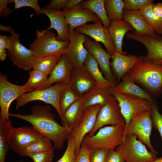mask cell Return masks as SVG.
I'll list each match as a JSON object with an SVG mask.
<instances>
[{"label":"cell","instance_id":"cell-34","mask_svg":"<svg viewBox=\"0 0 162 162\" xmlns=\"http://www.w3.org/2000/svg\"><path fill=\"white\" fill-rule=\"evenodd\" d=\"M53 147L51 140L43 137L24 148L19 154L22 156L26 157L30 154L50 150Z\"/></svg>","mask_w":162,"mask_h":162},{"label":"cell","instance_id":"cell-28","mask_svg":"<svg viewBox=\"0 0 162 162\" xmlns=\"http://www.w3.org/2000/svg\"><path fill=\"white\" fill-rule=\"evenodd\" d=\"M83 66L91 74L97 84L109 89L116 86L103 76L98 62L89 53L84 62Z\"/></svg>","mask_w":162,"mask_h":162},{"label":"cell","instance_id":"cell-37","mask_svg":"<svg viewBox=\"0 0 162 162\" xmlns=\"http://www.w3.org/2000/svg\"><path fill=\"white\" fill-rule=\"evenodd\" d=\"M66 149L62 156L57 162H75V146L74 140L70 135L68 139Z\"/></svg>","mask_w":162,"mask_h":162},{"label":"cell","instance_id":"cell-14","mask_svg":"<svg viewBox=\"0 0 162 162\" xmlns=\"http://www.w3.org/2000/svg\"><path fill=\"white\" fill-rule=\"evenodd\" d=\"M43 137L33 126L13 128L10 135V149L19 154L24 148Z\"/></svg>","mask_w":162,"mask_h":162},{"label":"cell","instance_id":"cell-51","mask_svg":"<svg viewBox=\"0 0 162 162\" xmlns=\"http://www.w3.org/2000/svg\"><path fill=\"white\" fill-rule=\"evenodd\" d=\"M153 162H162V156L159 158H158Z\"/></svg>","mask_w":162,"mask_h":162},{"label":"cell","instance_id":"cell-16","mask_svg":"<svg viewBox=\"0 0 162 162\" xmlns=\"http://www.w3.org/2000/svg\"><path fill=\"white\" fill-rule=\"evenodd\" d=\"M127 38L137 41L146 48V59L149 62L162 65V36L155 34L151 36H142L129 33Z\"/></svg>","mask_w":162,"mask_h":162},{"label":"cell","instance_id":"cell-21","mask_svg":"<svg viewBox=\"0 0 162 162\" xmlns=\"http://www.w3.org/2000/svg\"><path fill=\"white\" fill-rule=\"evenodd\" d=\"M42 9V14L46 15L50 21V26L47 28L50 30L53 28L57 32L56 39L61 41H69V26L62 11L47 10L43 8Z\"/></svg>","mask_w":162,"mask_h":162},{"label":"cell","instance_id":"cell-4","mask_svg":"<svg viewBox=\"0 0 162 162\" xmlns=\"http://www.w3.org/2000/svg\"><path fill=\"white\" fill-rule=\"evenodd\" d=\"M115 150L125 162H153L158 158L157 154L148 151L133 134H124L121 143Z\"/></svg>","mask_w":162,"mask_h":162},{"label":"cell","instance_id":"cell-45","mask_svg":"<svg viewBox=\"0 0 162 162\" xmlns=\"http://www.w3.org/2000/svg\"><path fill=\"white\" fill-rule=\"evenodd\" d=\"M68 2V0H52L47 5L43 8L47 10L60 11L64 9Z\"/></svg>","mask_w":162,"mask_h":162},{"label":"cell","instance_id":"cell-29","mask_svg":"<svg viewBox=\"0 0 162 162\" xmlns=\"http://www.w3.org/2000/svg\"><path fill=\"white\" fill-rule=\"evenodd\" d=\"M13 128L10 120L0 118V162H5L7 154L10 149V137Z\"/></svg>","mask_w":162,"mask_h":162},{"label":"cell","instance_id":"cell-38","mask_svg":"<svg viewBox=\"0 0 162 162\" xmlns=\"http://www.w3.org/2000/svg\"><path fill=\"white\" fill-rule=\"evenodd\" d=\"M14 3V10L25 7H31L34 10V14L39 15L42 14V10L38 3V0H10L9 4Z\"/></svg>","mask_w":162,"mask_h":162},{"label":"cell","instance_id":"cell-5","mask_svg":"<svg viewBox=\"0 0 162 162\" xmlns=\"http://www.w3.org/2000/svg\"><path fill=\"white\" fill-rule=\"evenodd\" d=\"M124 127L120 125L103 127L93 135H86L82 142L92 148L115 149L122 142Z\"/></svg>","mask_w":162,"mask_h":162},{"label":"cell","instance_id":"cell-49","mask_svg":"<svg viewBox=\"0 0 162 162\" xmlns=\"http://www.w3.org/2000/svg\"><path fill=\"white\" fill-rule=\"evenodd\" d=\"M82 0H68L67 3L63 9L70 10L81 5Z\"/></svg>","mask_w":162,"mask_h":162},{"label":"cell","instance_id":"cell-44","mask_svg":"<svg viewBox=\"0 0 162 162\" xmlns=\"http://www.w3.org/2000/svg\"><path fill=\"white\" fill-rule=\"evenodd\" d=\"M10 46V40L9 37L5 35H0V59L2 61H4L6 58L7 54L6 51Z\"/></svg>","mask_w":162,"mask_h":162},{"label":"cell","instance_id":"cell-40","mask_svg":"<svg viewBox=\"0 0 162 162\" xmlns=\"http://www.w3.org/2000/svg\"><path fill=\"white\" fill-rule=\"evenodd\" d=\"M124 10H139L153 3V0H124Z\"/></svg>","mask_w":162,"mask_h":162},{"label":"cell","instance_id":"cell-35","mask_svg":"<svg viewBox=\"0 0 162 162\" xmlns=\"http://www.w3.org/2000/svg\"><path fill=\"white\" fill-rule=\"evenodd\" d=\"M153 3L139 10L148 24L154 30L157 34H162V20L155 16L152 11Z\"/></svg>","mask_w":162,"mask_h":162},{"label":"cell","instance_id":"cell-36","mask_svg":"<svg viewBox=\"0 0 162 162\" xmlns=\"http://www.w3.org/2000/svg\"><path fill=\"white\" fill-rule=\"evenodd\" d=\"M29 78L25 84L33 91L38 88L46 81L48 76L37 70L33 69L29 72Z\"/></svg>","mask_w":162,"mask_h":162},{"label":"cell","instance_id":"cell-12","mask_svg":"<svg viewBox=\"0 0 162 162\" xmlns=\"http://www.w3.org/2000/svg\"><path fill=\"white\" fill-rule=\"evenodd\" d=\"M101 106L98 104L85 108L81 120L71 131V135L75 143L76 156L79 152L83 138L93 128L98 113Z\"/></svg>","mask_w":162,"mask_h":162},{"label":"cell","instance_id":"cell-20","mask_svg":"<svg viewBox=\"0 0 162 162\" xmlns=\"http://www.w3.org/2000/svg\"><path fill=\"white\" fill-rule=\"evenodd\" d=\"M97 84L83 65L74 68L70 85L72 89L80 97L88 93Z\"/></svg>","mask_w":162,"mask_h":162},{"label":"cell","instance_id":"cell-41","mask_svg":"<svg viewBox=\"0 0 162 162\" xmlns=\"http://www.w3.org/2000/svg\"><path fill=\"white\" fill-rule=\"evenodd\" d=\"M152 116L153 127L158 131L162 141V114L159 111L156 102L153 103Z\"/></svg>","mask_w":162,"mask_h":162},{"label":"cell","instance_id":"cell-48","mask_svg":"<svg viewBox=\"0 0 162 162\" xmlns=\"http://www.w3.org/2000/svg\"><path fill=\"white\" fill-rule=\"evenodd\" d=\"M152 11L155 16L162 20V3L153 4Z\"/></svg>","mask_w":162,"mask_h":162},{"label":"cell","instance_id":"cell-22","mask_svg":"<svg viewBox=\"0 0 162 162\" xmlns=\"http://www.w3.org/2000/svg\"><path fill=\"white\" fill-rule=\"evenodd\" d=\"M122 20L130 24L134 30L133 33L135 34L148 36L156 34L139 10H124Z\"/></svg>","mask_w":162,"mask_h":162},{"label":"cell","instance_id":"cell-7","mask_svg":"<svg viewBox=\"0 0 162 162\" xmlns=\"http://www.w3.org/2000/svg\"><path fill=\"white\" fill-rule=\"evenodd\" d=\"M153 127L152 111H147L133 117L124 127V134H133L146 145L150 151L157 154L158 153L152 145L150 136Z\"/></svg>","mask_w":162,"mask_h":162},{"label":"cell","instance_id":"cell-52","mask_svg":"<svg viewBox=\"0 0 162 162\" xmlns=\"http://www.w3.org/2000/svg\"><path fill=\"white\" fill-rule=\"evenodd\" d=\"M161 97H162V89L161 90Z\"/></svg>","mask_w":162,"mask_h":162},{"label":"cell","instance_id":"cell-27","mask_svg":"<svg viewBox=\"0 0 162 162\" xmlns=\"http://www.w3.org/2000/svg\"><path fill=\"white\" fill-rule=\"evenodd\" d=\"M111 95L110 89L97 84L81 97L84 108L98 104L102 106Z\"/></svg>","mask_w":162,"mask_h":162},{"label":"cell","instance_id":"cell-11","mask_svg":"<svg viewBox=\"0 0 162 162\" xmlns=\"http://www.w3.org/2000/svg\"><path fill=\"white\" fill-rule=\"evenodd\" d=\"M10 46L7 50L8 56L13 64L26 71L32 68V64L36 58L32 51L21 44L19 34L13 32L9 36Z\"/></svg>","mask_w":162,"mask_h":162},{"label":"cell","instance_id":"cell-3","mask_svg":"<svg viewBox=\"0 0 162 162\" xmlns=\"http://www.w3.org/2000/svg\"><path fill=\"white\" fill-rule=\"evenodd\" d=\"M56 34L47 28L36 30V38L29 45V49L36 58L48 56H61L66 52L69 41L57 40Z\"/></svg>","mask_w":162,"mask_h":162},{"label":"cell","instance_id":"cell-13","mask_svg":"<svg viewBox=\"0 0 162 162\" xmlns=\"http://www.w3.org/2000/svg\"><path fill=\"white\" fill-rule=\"evenodd\" d=\"M88 53L93 56L98 62L101 71L105 78L116 86L118 83L116 77L112 74L110 68V59L111 55L106 51L98 42L86 37L84 44Z\"/></svg>","mask_w":162,"mask_h":162},{"label":"cell","instance_id":"cell-1","mask_svg":"<svg viewBox=\"0 0 162 162\" xmlns=\"http://www.w3.org/2000/svg\"><path fill=\"white\" fill-rule=\"evenodd\" d=\"M30 109V114L9 113V116L30 123L43 137L52 142L56 149H62L64 141L71 134L70 131L56 121L50 106L36 105Z\"/></svg>","mask_w":162,"mask_h":162},{"label":"cell","instance_id":"cell-50","mask_svg":"<svg viewBox=\"0 0 162 162\" xmlns=\"http://www.w3.org/2000/svg\"><path fill=\"white\" fill-rule=\"evenodd\" d=\"M0 30L2 31L8 32L11 34L15 32L14 30L11 26H6L1 25H0Z\"/></svg>","mask_w":162,"mask_h":162},{"label":"cell","instance_id":"cell-42","mask_svg":"<svg viewBox=\"0 0 162 162\" xmlns=\"http://www.w3.org/2000/svg\"><path fill=\"white\" fill-rule=\"evenodd\" d=\"M109 150L92 148L89 156V162H105Z\"/></svg>","mask_w":162,"mask_h":162},{"label":"cell","instance_id":"cell-32","mask_svg":"<svg viewBox=\"0 0 162 162\" xmlns=\"http://www.w3.org/2000/svg\"><path fill=\"white\" fill-rule=\"evenodd\" d=\"M60 57L57 56H48L36 58L33 62L32 68L40 71L47 76L50 75Z\"/></svg>","mask_w":162,"mask_h":162},{"label":"cell","instance_id":"cell-10","mask_svg":"<svg viewBox=\"0 0 162 162\" xmlns=\"http://www.w3.org/2000/svg\"><path fill=\"white\" fill-rule=\"evenodd\" d=\"M33 91L25 85H19L8 80L7 76L0 74V118L9 120V108L11 103L22 94Z\"/></svg>","mask_w":162,"mask_h":162},{"label":"cell","instance_id":"cell-19","mask_svg":"<svg viewBox=\"0 0 162 162\" xmlns=\"http://www.w3.org/2000/svg\"><path fill=\"white\" fill-rule=\"evenodd\" d=\"M62 11L69 26L70 34L78 27L89 22L95 23L100 19L95 14L81 5L72 10Z\"/></svg>","mask_w":162,"mask_h":162},{"label":"cell","instance_id":"cell-47","mask_svg":"<svg viewBox=\"0 0 162 162\" xmlns=\"http://www.w3.org/2000/svg\"><path fill=\"white\" fill-rule=\"evenodd\" d=\"M9 4L8 0H0V16L2 17L7 18L14 10H11L7 7Z\"/></svg>","mask_w":162,"mask_h":162},{"label":"cell","instance_id":"cell-8","mask_svg":"<svg viewBox=\"0 0 162 162\" xmlns=\"http://www.w3.org/2000/svg\"><path fill=\"white\" fill-rule=\"evenodd\" d=\"M110 90L118 102L125 125L135 116L146 111H152L154 102L138 97L118 92L112 88Z\"/></svg>","mask_w":162,"mask_h":162},{"label":"cell","instance_id":"cell-15","mask_svg":"<svg viewBox=\"0 0 162 162\" xmlns=\"http://www.w3.org/2000/svg\"><path fill=\"white\" fill-rule=\"evenodd\" d=\"M75 30L87 35L98 42L102 43L111 55L116 52L114 44L108 29L105 28L100 19L92 24H86L76 28Z\"/></svg>","mask_w":162,"mask_h":162},{"label":"cell","instance_id":"cell-43","mask_svg":"<svg viewBox=\"0 0 162 162\" xmlns=\"http://www.w3.org/2000/svg\"><path fill=\"white\" fill-rule=\"evenodd\" d=\"M92 148V147L82 142L75 162H89V156Z\"/></svg>","mask_w":162,"mask_h":162},{"label":"cell","instance_id":"cell-33","mask_svg":"<svg viewBox=\"0 0 162 162\" xmlns=\"http://www.w3.org/2000/svg\"><path fill=\"white\" fill-rule=\"evenodd\" d=\"M104 6L107 16L110 20H122L124 4L122 0H105Z\"/></svg>","mask_w":162,"mask_h":162},{"label":"cell","instance_id":"cell-24","mask_svg":"<svg viewBox=\"0 0 162 162\" xmlns=\"http://www.w3.org/2000/svg\"><path fill=\"white\" fill-rule=\"evenodd\" d=\"M114 44L116 51L124 55L127 52L122 50L123 40L124 36L130 31L133 32L134 30L128 22L123 20H111L108 29Z\"/></svg>","mask_w":162,"mask_h":162},{"label":"cell","instance_id":"cell-31","mask_svg":"<svg viewBox=\"0 0 162 162\" xmlns=\"http://www.w3.org/2000/svg\"><path fill=\"white\" fill-rule=\"evenodd\" d=\"M81 98L72 89L70 84L64 83L59 98V105L62 115L71 104Z\"/></svg>","mask_w":162,"mask_h":162},{"label":"cell","instance_id":"cell-39","mask_svg":"<svg viewBox=\"0 0 162 162\" xmlns=\"http://www.w3.org/2000/svg\"><path fill=\"white\" fill-rule=\"evenodd\" d=\"M54 147L50 150L29 154V157L33 162H52L55 156Z\"/></svg>","mask_w":162,"mask_h":162},{"label":"cell","instance_id":"cell-23","mask_svg":"<svg viewBox=\"0 0 162 162\" xmlns=\"http://www.w3.org/2000/svg\"><path fill=\"white\" fill-rule=\"evenodd\" d=\"M138 57L131 54L128 55L115 52L111 56L110 66L118 81L132 68Z\"/></svg>","mask_w":162,"mask_h":162},{"label":"cell","instance_id":"cell-30","mask_svg":"<svg viewBox=\"0 0 162 162\" xmlns=\"http://www.w3.org/2000/svg\"><path fill=\"white\" fill-rule=\"evenodd\" d=\"M105 0H88L84 1L81 5L95 14L101 20L104 27L108 29L110 20L107 14L104 6Z\"/></svg>","mask_w":162,"mask_h":162},{"label":"cell","instance_id":"cell-2","mask_svg":"<svg viewBox=\"0 0 162 162\" xmlns=\"http://www.w3.org/2000/svg\"><path fill=\"white\" fill-rule=\"evenodd\" d=\"M135 83L151 95L158 96L162 89V65L148 61L145 56L138 57L134 66L128 73Z\"/></svg>","mask_w":162,"mask_h":162},{"label":"cell","instance_id":"cell-53","mask_svg":"<svg viewBox=\"0 0 162 162\" xmlns=\"http://www.w3.org/2000/svg\"><path fill=\"white\" fill-rule=\"evenodd\" d=\"M19 162H24L22 161H20Z\"/></svg>","mask_w":162,"mask_h":162},{"label":"cell","instance_id":"cell-18","mask_svg":"<svg viewBox=\"0 0 162 162\" xmlns=\"http://www.w3.org/2000/svg\"><path fill=\"white\" fill-rule=\"evenodd\" d=\"M86 36L75 30L70 34L69 44L66 53L74 67L83 65L88 52L84 44Z\"/></svg>","mask_w":162,"mask_h":162},{"label":"cell","instance_id":"cell-6","mask_svg":"<svg viewBox=\"0 0 162 162\" xmlns=\"http://www.w3.org/2000/svg\"><path fill=\"white\" fill-rule=\"evenodd\" d=\"M63 84V83L59 82L47 88L22 94L16 100V109H18L31 101H41L52 106L61 117L62 113L59 105V98Z\"/></svg>","mask_w":162,"mask_h":162},{"label":"cell","instance_id":"cell-46","mask_svg":"<svg viewBox=\"0 0 162 162\" xmlns=\"http://www.w3.org/2000/svg\"><path fill=\"white\" fill-rule=\"evenodd\" d=\"M105 162H125L120 154L115 149L109 150Z\"/></svg>","mask_w":162,"mask_h":162},{"label":"cell","instance_id":"cell-25","mask_svg":"<svg viewBox=\"0 0 162 162\" xmlns=\"http://www.w3.org/2000/svg\"><path fill=\"white\" fill-rule=\"evenodd\" d=\"M122 79L121 82L112 88L114 91L121 93L138 97L153 102H156L152 95L136 84L128 73L125 74Z\"/></svg>","mask_w":162,"mask_h":162},{"label":"cell","instance_id":"cell-9","mask_svg":"<svg viewBox=\"0 0 162 162\" xmlns=\"http://www.w3.org/2000/svg\"><path fill=\"white\" fill-rule=\"evenodd\" d=\"M106 125L125 126V120L118 102L112 95L101 107L98 113L94 127L87 136L93 135L99 129Z\"/></svg>","mask_w":162,"mask_h":162},{"label":"cell","instance_id":"cell-17","mask_svg":"<svg viewBox=\"0 0 162 162\" xmlns=\"http://www.w3.org/2000/svg\"><path fill=\"white\" fill-rule=\"evenodd\" d=\"M74 68L67 54H63L46 82L37 90L47 88L59 82L70 84Z\"/></svg>","mask_w":162,"mask_h":162},{"label":"cell","instance_id":"cell-26","mask_svg":"<svg viewBox=\"0 0 162 162\" xmlns=\"http://www.w3.org/2000/svg\"><path fill=\"white\" fill-rule=\"evenodd\" d=\"M84 110L81 98L71 104L62 114L60 118L62 125L71 132L81 120Z\"/></svg>","mask_w":162,"mask_h":162}]
</instances>
